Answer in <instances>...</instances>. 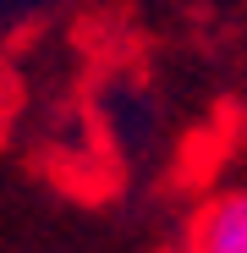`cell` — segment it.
<instances>
[{"label": "cell", "mask_w": 247, "mask_h": 253, "mask_svg": "<svg viewBox=\"0 0 247 253\" xmlns=\"http://www.w3.org/2000/svg\"><path fill=\"white\" fill-rule=\"evenodd\" d=\"M44 6H55V0H0V17H38Z\"/></svg>", "instance_id": "cell-2"}, {"label": "cell", "mask_w": 247, "mask_h": 253, "mask_svg": "<svg viewBox=\"0 0 247 253\" xmlns=\"http://www.w3.org/2000/svg\"><path fill=\"white\" fill-rule=\"evenodd\" d=\"M187 253H247V187H220L198 204Z\"/></svg>", "instance_id": "cell-1"}]
</instances>
